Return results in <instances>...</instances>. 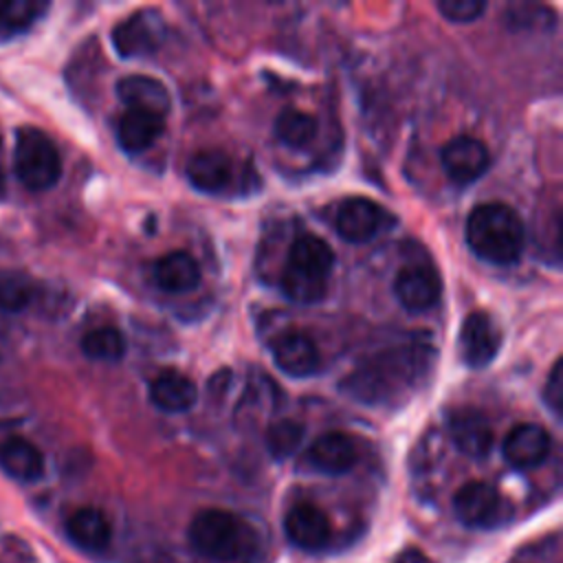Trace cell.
<instances>
[{"label":"cell","instance_id":"obj_1","mask_svg":"<svg viewBox=\"0 0 563 563\" xmlns=\"http://www.w3.org/2000/svg\"><path fill=\"white\" fill-rule=\"evenodd\" d=\"M435 350L427 343H409L361 363L341 380V389L367 405L407 400L431 374Z\"/></svg>","mask_w":563,"mask_h":563},{"label":"cell","instance_id":"obj_2","mask_svg":"<svg viewBox=\"0 0 563 563\" xmlns=\"http://www.w3.org/2000/svg\"><path fill=\"white\" fill-rule=\"evenodd\" d=\"M466 242L484 262L499 266L515 264L526 246V224L512 207L482 202L466 220Z\"/></svg>","mask_w":563,"mask_h":563},{"label":"cell","instance_id":"obj_3","mask_svg":"<svg viewBox=\"0 0 563 563\" xmlns=\"http://www.w3.org/2000/svg\"><path fill=\"white\" fill-rule=\"evenodd\" d=\"M187 539L196 554L216 563L242 561L257 548L255 528L224 508L198 510L187 526Z\"/></svg>","mask_w":563,"mask_h":563},{"label":"cell","instance_id":"obj_4","mask_svg":"<svg viewBox=\"0 0 563 563\" xmlns=\"http://www.w3.org/2000/svg\"><path fill=\"white\" fill-rule=\"evenodd\" d=\"M334 268V253L317 235H299L286 257L282 271V290L297 303H317L325 297L328 279Z\"/></svg>","mask_w":563,"mask_h":563},{"label":"cell","instance_id":"obj_5","mask_svg":"<svg viewBox=\"0 0 563 563\" xmlns=\"http://www.w3.org/2000/svg\"><path fill=\"white\" fill-rule=\"evenodd\" d=\"M13 169L26 189H51L62 176V156L57 145L37 128H20L15 134Z\"/></svg>","mask_w":563,"mask_h":563},{"label":"cell","instance_id":"obj_6","mask_svg":"<svg viewBox=\"0 0 563 563\" xmlns=\"http://www.w3.org/2000/svg\"><path fill=\"white\" fill-rule=\"evenodd\" d=\"M167 26L158 11L141 9L112 29V44L121 57H145L165 42Z\"/></svg>","mask_w":563,"mask_h":563},{"label":"cell","instance_id":"obj_7","mask_svg":"<svg viewBox=\"0 0 563 563\" xmlns=\"http://www.w3.org/2000/svg\"><path fill=\"white\" fill-rule=\"evenodd\" d=\"M499 345H501V330L488 312L475 310L462 321V328L457 334V352L468 367L473 369L486 367L497 356Z\"/></svg>","mask_w":563,"mask_h":563},{"label":"cell","instance_id":"obj_8","mask_svg":"<svg viewBox=\"0 0 563 563\" xmlns=\"http://www.w3.org/2000/svg\"><path fill=\"white\" fill-rule=\"evenodd\" d=\"M453 510L468 528H493L504 515V499L488 482L473 479L453 495Z\"/></svg>","mask_w":563,"mask_h":563},{"label":"cell","instance_id":"obj_9","mask_svg":"<svg viewBox=\"0 0 563 563\" xmlns=\"http://www.w3.org/2000/svg\"><path fill=\"white\" fill-rule=\"evenodd\" d=\"M440 163L453 183L468 185L486 174L490 167V152L479 139L462 134L440 150Z\"/></svg>","mask_w":563,"mask_h":563},{"label":"cell","instance_id":"obj_10","mask_svg":"<svg viewBox=\"0 0 563 563\" xmlns=\"http://www.w3.org/2000/svg\"><path fill=\"white\" fill-rule=\"evenodd\" d=\"M385 224V211L380 205L365 196H352L339 202L334 211L336 233L352 244L369 242Z\"/></svg>","mask_w":563,"mask_h":563},{"label":"cell","instance_id":"obj_11","mask_svg":"<svg viewBox=\"0 0 563 563\" xmlns=\"http://www.w3.org/2000/svg\"><path fill=\"white\" fill-rule=\"evenodd\" d=\"M284 532L295 548L306 552H319L332 539L330 519L314 504H295L284 517Z\"/></svg>","mask_w":563,"mask_h":563},{"label":"cell","instance_id":"obj_12","mask_svg":"<svg viewBox=\"0 0 563 563\" xmlns=\"http://www.w3.org/2000/svg\"><path fill=\"white\" fill-rule=\"evenodd\" d=\"M442 292L440 275L427 264H411L400 268L394 279V295L398 303L411 312L429 310L438 303Z\"/></svg>","mask_w":563,"mask_h":563},{"label":"cell","instance_id":"obj_13","mask_svg":"<svg viewBox=\"0 0 563 563\" xmlns=\"http://www.w3.org/2000/svg\"><path fill=\"white\" fill-rule=\"evenodd\" d=\"M449 433H451V440L455 442V446L473 460L486 457L490 453L493 440H495L488 418L479 409H473V407H460V409L451 411Z\"/></svg>","mask_w":563,"mask_h":563},{"label":"cell","instance_id":"obj_14","mask_svg":"<svg viewBox=\"0 0 563 563\" xmlns=\"http://www.w3.org/2000/svg\"><path fill=\"white\" fill-rule=\"evenodd\" d=\"M552 440L550 433L534 422H521L512 427L504 440V457L515 468H534L543 464L550 455Z\"/></svg>","mask_w":563,"mask_h":563},{"label":"cell","instance_id":"obj_15","mask_svg":"<svg viewBox=\"0 0 563 563\" xmlns=\"http://www.w3.org/2000/svg\"><path fill=\"white\" fill-rule=\"evenodd\" d=\"M358 451L354 440L341 431H328L319 435L306 451V462L325 475L347 473L356 464Z\"/></svg>","mask_w":563,"mask_h":563},{"label":"cell","instance_id":"obj_16","mask_svg":"<svg viewBox=\"0 0 563 563\" xmlns=\"http://www.w3.org/2000/svg\"><path fill=\"white\" fill-rule=\"evenodd\" d=\"M117 97L128 106V110H141L156 117H165L172 106L169 90L163 81L150 75H128L117 81Z\"/></svg>","mask_w":563,"mask_h":563},{"label":"cell","instance_id":"obj_17","mask_svg":"<svg viewBox=\"0 0 563 563\" xmlns=\"http://www.w3.org/2000/svg\"><path fill=\"white\" fill-rule=\"evenodd\" d=\"M273 361L284 374L303 378L317 372L319 352L310 336H306L303 332L288 330L279 334L273 343Z\"/></svg>","mask_w":563,"mask_h":563},{"label":"cell","instance_id":"obj_18","mask_svg":"<svg viewBox=\"0 0 563 563\" xmlns=\"http://www.w3.org/2000/svg\"><path fill=\"white\" fill-rule=\"evenodd\" d=\"M68 539L88 554H101L112 541V528L108 517L99 508H79L66 519Z\"/></svg>","mask_w":563,"mask_h":563},{"label":"cell","instance_id":"obj_19","mask_svg":"<svg viewBox=\"0 0 563 563\" xmlns=\"http://www.w3.org/2000/svg\"><path fill=\"white\" fill-rule=\"evenodd\" d=\"M150 398L167 413H183L196 405L198 389L189 376L176 369H165L152 378Z\"/></svg>","mask_w":563,"mask_h":563},{"label":"cell","instance_id":"obj_20","mask_svg":"<svg viewBox=\"0 0 563 563\" xmlns=\"http://www.w3.org/2000/svg\"><path fill=\"white\" fill-rule=\"evenodd\" d=\"M231 174V156L220 150H200L187 163L189 183L205 194H218L227 189Z\"/></svg>","mask_w":563,"mask_h":563},{"label":"cell","instance_id":"obj_21","mask_svg":"<svg viewBox=\"0 0 563 563\" xmlns=\"http://www.w3.org/2000/svg\"><path fill=\"white\" fill-rule=\"evenodd\" d=\"M0 468L18 482H37L44 475V455L26 438H7L0 444Z\"/></svg>","mask_w":563,"mask_h":563},{"label":"cell","instance_id":"obj_22","mask_svg":"<svg viewBox=\"0 0 563 563\" xmlns=\"http://www.w3.org/2000/svg\"><path fill=\"white\" fill-rule=\"evenodd\" d=\"M152 275L165 292H189L200 282V266L189 253L172 251L154 262Z\"/></svg>","mask_w":563,"mask_h":563},{"label":"cell","instance_id":"obj_23","mask_svg":"<svg viewBox=\"0 0 563 563\" xmlns=\"http://www.w3.org/2000/svg\"><path fill=\"white\" fill-rule=\"evenodd\" d=\"M161 132H163V119L141 110L123 112L117 123V141L130 154H139L152 147L154 141L161 136Z\"/></svg>","mask_w":563,"mask_h":563},{"label":"cell","instance_id":"obj_24","mask_svg":"<svg viewBox=\"0 0 563 563\" xmlns=\"http://www.w3.org/2000/svg\"><path fill=\"white\" fill-rule=\"evenodd\" d=\"M81 352L92 361L114 363V361L123 358V354H125V339L117 328L99 325L84 334Z\"/></svg>","mask_w":563,"mask_h":563},{"label":"cell","instance_id":"obj_25","mask_svg":"<svg viewBox=\"0 0 563 563\" xmlns=\"http://www.w3.org/2000/svg\"><path fill=\"white\" fill-rule=\"evenodd\" d=\"M317 134V121L301 110H284L275 119V136L288 147H306Z\"/></svg>","mask_w":563,"mask_h":563},{"label":"cell","instance_id":"obj_26","mask_svg":"<svg viewBox=\"0 0 563 563\" xmlns=\"http://www.w3.org/2000/svg\"><path fill=\"white\" fill-rule=\"evenodd\" d=\"M46 7V2L37 0H0V33L15 35L26 31Z\"/></svg>","mask_w":563,"mask_h":563},{"label":"cell","instance_id":"obj_27","mask_svg":"<svg viewBox=\"0 0 563 563\" xmlns=\"http://www.w3.org/2000/svg\"><path fill=\"white\" fill-rule=\"evenodd\" d=\"M303 440V424L290 418L277 420L266 429V449L275 460L290 457Z\"/></svg>","mask_w":563,"mask_h":563},{"label":"cell","instance_id":"obj_28","mask_svg":"<svg viewBox=\"0 0 563 563\" xmlns=\"http://www.w3.org/2000/svg\"><path fill=\"white\" fill-rule=\"evenodd\" d=\"M33 282L20 271L0 273V310L20 312L33 299Z\"/></svg>","mask_w":563,"mask_h":563},{"label":"cell","instance_id":"obj_29","mask_svg":"<svg viewBox=\"0 0 563 563\" xmlns=\"http://www.w3.org/2000/svg\"><path fill=\"white\" fill-rule=\"evenodd\" d=\"M486 9L484 0H440L438 11L449 20V22H473L477 20Z\"/></svg>","mask_w":563,"mask_h":563},{"label":"cell","instance_id":"obj_30","mask_svg":"<svg viewBox=\"0 0 563 563\" xmlns=\"http://www.w3.org/2000/svg\"><path fill=\"white\" fill-rule=\"evenodd\" d=\"M543 400L548 405V409L559 416L561 413V405H563V369H561V361H556L545 378L543 385Z\"/></svg>","mask_w":563,"mask_h":563},{"label":"cell","instance_id":"obj_31","mask_svg":"<svg viewBox=\"0 0 563 563\" xmlns=\"http://www.w3.org/2000/svg\"><path fill=\"white\" fill-rule=\"evenodd\" d=\"M394 563H431V561H429V556H427L422 550H418V548H405V550L394 559Z\"/></svg>","mask_w":563,"mask_h":563},{"label":"cell","instance_id":"obj_32","mask_svg":"<svg viewBox=\"0 0 563 563\" xmlns=\"http://www.w3.org/2000/svg\"><path fill=\"white\" fill-rule=\"evenodd\" d=\"M4 194H7V176H4V169L0 165V200L4 198Z\"/></svg>","mask_w":563,"mask_h":563}]
</instances>
